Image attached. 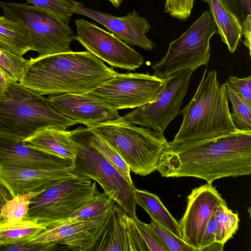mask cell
Here are the masks:
<instances>
[{
  "label": "cell",
  "instance_id": "1",
  "mask_svg": "<svg viewBox=\"0 0 251 251\" xmlns=\"http://www.w3.org/2000/svg\"><path fill=\"white\" fill-rule=\"evenodd\" d=\"M157 170L166 177H193L212 183L251 174V130L237 128L199 140L168 142Z\"/></svg>",
  "mask_w": 251,
  "mask_h": 251
},
{
  "label": "cell",
  "instance_id": "2",
  "mask_svg": "<svg viewBox=\"0 0 251 251\" xmlns=\"http://www.w3.org/2000/svg\"><path fill=\"white\" fill-rule=\"evenodd\" d=\"M117 73L86 51L30 58L19 82L42 95L90 92Z\"/></svg>",
  "mask_w": 251,
  "mask_h": 251
},
{
  "label": "cell",
  "instance_id": "3",
  "mask_svg": "<svg viewBox=\"0 0 251 251\" xmlns=\"http://www.w3.org/2000/svg\"><path fill=\"white\" fill-rule=\"evenodd\" d=\"M204 71L192 99L181 110L183 119L172 142L199 140L233 132L237 127L228 106L226 83L215 70Z\"/></svg>",
  "mask_w": 251,
  "mask_h": 251
},
{
  "label": "cell",
  "instance_id": "4",
  "mask_svg": "<svg viewBox=\"0 0 251 251\" xmlns=\"http://www.w3.org/2000/svg\"><path fill=\"white\" fill-rule=\"evenodd\" d=\"M78 123L56 111L47 98L9 80L0 96V135L25 140L48 128L66 129Z\"/></svg>",
  "mask_w": 251,
  "mask_h": 251
},
{
  "label": "cell",
  "instance_id": "5",
  "mask_svg": "<svg viewBox=\"0 0 251 251\" xmlns=\"http://www.w3.org/2000/svg\"><path fill=\"white\" fill-rule=\"evenodd\" d=\"M89 128L120 154L130 171L141 176L157 170L168 143L163 133L126 123L110 122Z\"/></svg>",
  "mask_w": 251,
  "mask_h": 251
},
{
  "label": "cell",
  "instance_id": "6",
  "mask_svg": "<svg viewBox=\"0 0 251 251\" xmlns=\"http://www.w3.org/2000/svg\"><path fill=\"white\" fill-rule=\"evenodd\" d=\"M71 131L76 154L70 170L97 182L104 192L132 218L136 213L134 184L128 183L92 144V130L78 127Z\"/></svg>",
  "mask_w": 251,
  "mask_h": 251
},
{
  "label": "cell",
  "instance_id": "7",
  "mask_svg": "<svg viewBox=\"0 0 251 251\" xmlns=\"http://www.w3.org/2000/svg\"><path fill=\"white\" fill-rule=\"evenodd\" d=\"M217 32L210 12L205 11L179 37L171 42L166 55L152 66L153 75L165 79L182 70L207 66L210 41Z\"/></svg>",
  "mask_w": 251,
  "mask_h": 251
},
{
  "label": "cell",
  "instance_id": "8",
  "mask_svg": "<svg viewBox=\"0 0 251 251\" xmlns=\"http://www.w3.org/2000/svg\"><path fill=\"white\" fill-rule=\"evenodd\" d=\"M3 16L28 31L33 51L38 56L71 50L75 35L69 24L34 5L0 1Z\"/></svg>",
  "mask_w": 251,
  "mask_h": 251
},
{
  "label": "cell",
  "instance_id": "9",
  "mask_svg": "<svg viewBox=\"0 0 251 251\" xmlns=\"http://www.w3.org/2000/svg\"><path fill=\"white\" fill-rule=\"evenodd\" d=\"M99 193L96 182L88 177L79 176L67 179L34 197L28 216L48 227L67 217Z\"/></svg>",
  "mask_w": 251,
  "mask_h": 251
},
{
  "label": "cell",
  "instance_id": "10",
  "mask_svg": "<svg viewBox=\"0 0 251 251\" xmlns=\"http://www.w3.org/2000/svg\"><path fill=\"white\" fill-rule=\"evenodd\" d=\"M193 71L185 69L165 79L164 85L151 102L114 121L139 126L164 133L169 124L180 113L182 100L188 89Z\"/></svg>",
  "mask_w": 251,
  "mask_h": 251
},
{
  "label": "cell",
  "instance_id": "11",
  "mask_svg": "<svg viewBox=\"0 0 251 251\" xmlns=\"http://www.w3.org/2000/svg\"><path fill=\"white\" fill-rule=\"evenodd\" d=\"M165 79L149 73H117L89 93L117 110L138 108L152 101Z\"/></svg>",
  "mask_w": 251,
  "mask_h": 251
},
{
  "label": "cell",
  "instance_id": "12",
  "mask_svg": "<svg viewBox=\"0 0 251 251\" xmlns=\"http://www.w3.org/2000/svg\"><path fill=\"white\" fill-rule=\"evenodd\" d=\"M76 40L87 50L109 65L135 71L144 64L143 56L94 23L79 19L75 21Z\"/></svg>",
  "mask_w": 251,
  "mask_h": 251
},
{
  "label": "cell",
  "instance_id": "13",
  "mask_svg": "<svg viewBox=\"0 0 251 251\" xmlns=\"http://www.w3.org/2000/svg\"><path fill=\"white\" fill-rule=\"evenodd\" d=\"M226 202L211 183L192 190L187 199L185 213L178 222L181 238L200 251L205 228L216 207Z\"/></svg>",
  "mask_w": 251,
  "mask_h": 251
},
{
  "label": "cell",
  "instance_id": "14",
  "mask_svg": "<svg viewBox=\"0 0 251 251\" xmlns=\"http://www.w3.org/2000/svg\"><path fill=\"white\" fill-rule=\"evenodd\" d=\"M47 100L58 113L88 128L115 121L121 117L116 108L102 99L87 93L50 95Z\"/></svg>",
  "mask_w": 251,
  "mask_h": 251
},
{
  "label": "cell",
  "instance_id": "15",
  "mask_svg": "<svg viewBox=\"0 0 251 251\" xmlns=\"http://www.w3.org/2000/svg\"><path fill=\"white\" fill-rule=\"evenodd\" d=\"M110 209L92 218L69 221L48 226L27 241L60 244L74 251H92Z\"/></svg>",
  "mask_w": 251,
  "mask_h": 251
},
{
  "label": "cell",
  "instance_id": "16",
  "mask_svg": "<svg viewBox=\"0 0 251 251\" xmlns=\"http://www.w3.org/2000/svg\"><path fill=\"white\" fill-rule=\"evenodd\" d=\"M73 12L96 21L128 45L149 51L155 46L146 35L151 28L148 20L140 16L135 10L126 16L117 17L86 7L75 0Z\"/></svg>",
  "mask_w": 251,
  "mask_h": 251
},
{
  "label": "cell",
  "instance_id": "17",
  "mask_svg": "<svg viewBox=\"0 0 251 251\" xmlns=\"http://www.w3.org/2000/svg\"><path fill=\"white\" fill-rule=\"evenodd\" d=\"M78 176L69 168L39 169L0 165V183L12 198L18 194L46 189Z\"/></svg>",
  "mask_w": 251,
  "mask_h": 251
},
{
  "label": "cell",
  "instance_id": "18",
  "mask_svg": "<svg viewBox=\"0 0 251 251\" xmlns=\"http://www.w3.org/2000/svg\"><path fill=\"white\" fill-rule=\"evenodd\" d=\"M72 160L27 146L22 140L0 135V165L39 169H70Z\"/></svg>",
  "mask_w": 251,
  "mask_h": 251
},
{
  "label": "cell",
  "instance_id": "19",
  "mask_svg": "<svg viewBox=\"0 0 251 251\" xmlns=\"http://www.w3.org/2000/svg\"><path fill=\"white\" fill-rule=\"evenodd\" d=\"M133 224L132 218L114 204L92 251H131L129 236Z\"/></svg>",
  "mask_w": 251,
  "mask_h": 251
},
{
  "label": "cell",
  "instance_id": "20",
  "mask_svg": "<svg viewBox=\"0 0 251 251\" xmlns=\"http://www.w3.org/2000/svg\"><path fill=\"white\" fill-rule=\"evenodd\" d=\"M23 141L29 147L60 158L73 160L75 156L71 131L66 129L45 128Z\"/></svg>",
  "mask_w": 251,
  "mask_h": 251
},
{
  "label": "cell",
  "instance_id": "21",
  "mask_svg": "<svg viewBox=\"0 0 251 251\" xmlns=\"http://www.w3.org/2000/svg\"><path fill=\"white\" fill-rule=\"evenodd\" d=\"M210 9L212 19L217 32L231 53L237 50L242 35L243 28L238 19L218 0H203Z\"/></svg>",
  "mask_w": 251,
  "mask_h": 251
},
{
  "label": "cell",
  "instance_id": "22",
  "mask_svg": "<svg viewBox=\"0 0 251 251\" xmlns=\"http://www.w3.org/2000/svg\"><path fill=\"white\" fill-rule=\"evenodd\" d=\"M0 47L20 56H23L29 51H33L27 29L3 16L0 17Z\"/></svg>",
  "mask_w": 251,
  "mask_h": 251
},
{
  "label": "cell",
  "instance_id": "23",
  "mask_svg": "<svg viewBox=\"0 0 251 251\" xmlns=\"http://www.w3.org/2000/svg\"><path fill=\"white\" fill-rule=\"evenodd\" d=\"M135 201L153 219L181 238L178 222L171 214L160 198L147 191L134 190Z\"/></svg>",
  "mask_w": 251,
  "mask_h": 251
},
{
  "label": "cell",
  "instance_id": "24",
  "mask_svg": "<svg viewBox=\"0 0 251 251\" xmlns=\"http://www.w3.org/2000/svg\"><path fill=\"white\" fill-rule=\"evenodd\" d=\"M47 228L28 217L19 222L0 224V247L28 241Z\"/></svg>",
  "mask_w": 251,
  "mask_h": 251
},
{
  "label": "cell",
  "instance_id": "25",
  "mask_svg": "<svg viewBox=\"0 0 251 251\" xmlns=\"http://www.w3.org/2000/svg\"><path fill=\"white\" fill-rule=\"evenodd\" d=\"M45 189L18 194L8 201L0 213V224L17 222L29 217L31 200Z\"/></svg>",
  "mask_w": 251,
  "mask_h": 251
},
{
  "label": "cell",
  "instance_id": "26",
  "mask_svg": "<svg viewBox=\"0 0 251 251\" xmlns=\"http://www.w3.org/2000/svg\"><path fill=\"white\" fill-rule=\"evenodd\" d=\"M214 216L217 226L215 241L225 244L238 229V214L228 209L225 202L220 203L216 207Z\"/></svg>",
  "mask_w": 251,
  "mask_h": 251
},
{
  "label": "cell",
  "instance_id": "27",
  "mask_svg": "<svg viewBox=\"0 0 251 251\" xmlns=\"http://www.w3.org/2000/svg\"><path fill=\"white\" fill-rule=\"evenodd\" d=\"M115 202L114 200L104 192H99L92 200L54 225L96 217L109 210Z\"/></svg>",
  "mask_w": 251,
  "mask_h": 251
},
{
  "label": "cell",
  "instance_id": "28",
  "mask_svg": "<svg viewBox=\"0 0 251 251\" xmlns=\"http://www.w3.org/2000/svg\"><path fill=\"white\" fill-rule=\"evenodd\" d=\"M225 83L227 98L232 104L231 117L236 127L251 130V103Z\"/></svg>",
  "mask_w": 251,
  "mask_h": 251
},
{
  "label": "cell",
  "instance_id": "29",
  "mask_svg": "<svg viewBox=\"0 0 251 251\" xmlns=\"http://www.w3.org/2000/svg\"><path fill=\"white\" fill-rule=\"evenodd\" d=\"M91 142L121 176L128 183L133 184L131 171L120 154L102 138L93 132L91 137Z\"/></svg>",
  "mask_w": 251,
  "mask_h": 251
},
{
  "label": "cell",
  "instance_id": "30",
  "mask_svg": "<svg viewBox=\"0 0 251 251\" xmlns=\"http://www.w3.org/2000/svg\"><path fill=\"white\" fill-rule=\"evenodd\" d=\"M28 3L69 24L75 0H26Z\"/></svg>",
  "mask_w": 251,
  "mask_h": 251
},
{
  "label": "cell",
  "instance_id": "31",
  "mask_svg": "<svg viewBox=\"0 0 251 251\" xmlns=\"http://www.w3.org/2000/svg\"><path fill=\"white\" fill-rule=\"evenodd\" d=\"M28 59L12 54L0 47V70L9 79L19 82Z\"/></svg>",
  "mask_w": 251,
  "mask_h": 251
},
{
  "label": "cell",
  "instance_id": "32",
  "mask_svg": "<svg viewBox=\"0 0 251 251\" xmlns=\"http://www.w3.org/2000/svg\"><path fill=\"white\" fill-rule=\"evenodd\" d=\"M151 219L149 226L168 251H197L168 228L155 220Z\"/></svg>",
  "mask_w": 251,
  "mask_h": 251
},
{
  "label": "cell",
  "instance_id": "33",
  "mask_svg": "<svg viewBox=\"0 0 251 251\" xmlns=\"http://www.w3.org/2000/svg\"><path fill=\"white\" fill-rule=\"evenodd\" d=\"M132 219L150 251H168L149 224L142 222L137 217Z\"/></svg>",
  "mask_w": 251,
  "mask_h": 251
},
{
  "label": "cell",
  "instance_id": "34",
  "mask_svg": "<svg viewBox=\"0 0 251 251\" xmlns=\"http://www.w3.org/2000/svg\"><path fill=\"white\" fill-rule=\"evenodd\" d=\"M194 0H166L164 11L181 20L187 19L193 7Z\"/></svg>",
  "mask_w": 251,
  "mask_h": 251
},
{
  "label": "cell",
  "instance_id": "35",
  "mask_svg": "<svg viewBox=\"0 0 251 251\" xmlns=\"http://www.w3.org/2000/svg\"><path fill=\"white\" fill-rule=\"evenodd\" d=\"M242 25L247 16L251 14V0H218Z\"/></svg>",
  "mask_w": 251,
  "mask_h": 251
},
{
  "label": "cell",
  "instance_id": "36",
  "mask_svg": "<svg viewBox=\"0 0 251 251\" xmlns=\"http://www.w3.org/2000/svg\"><path fill=\"white\" fill-rule=\"evenodd\" d=\"M226 83L237 94L251 103V76L239 78L230 76Z\"/></svg>",
  "mask_w": 251,
  "mask_h": 251
},
{
  "label": "cell",
  "instance_id": "37",
  "mask_svg": "<svg viewBox=\"0 0 251 251\" xmlns=\"http://www.w3.org/2000/svg\"><path fill=\"white\" fill-rule=\"evenodd\" d=\"M57 245L51 243H34L28 241L0 247V251H50Z\"/></svg>",
  "mask_w": 251,
  "mask_h": 251
},
{
  "label": "cell",
  "instance_id": "38",
  "mask_svg": "<svg viewBox=\"0 0 251 251\" xmlns=\"http://www.w3.org/2000/svg\"><path fill=\"white\" fill-rule=\"evenodd\" d=\"M216 223L213 214L204 231L200 251L216 241Z\"/></svg>",
  "mask_w": 251,
  "mask_h": 251
},
{
  "label": "cell",
  "instance_id": "39",
  "mask_svg": "<svg viewBox=\"0 0 251 251\" xmlns=\"http://www.w3.org/2000/svg\"><path fill=\"white\" fill-rule=\"evenodd\" d=\"M251 14L247 16L246 19L242 23L243 28L242 35H244V44L249 50L251 55Z\"/></svg>",
  "mask_w": 251,
  "mask_h": 251
},
{
  "label": "cell",
  "instance_id": "40",
  "mask_svg": "<svg viewBox=\"0 0 251 251\" xmlns=\"http://www.w3.org/2000/svg\"><path fill=\"white\" fill-rule=\"evenodd\" d=\"M12 199V197L8 190L0 183V213L6 203Z\"/></svg>",
  "mask_w": 251,
  "mask_h": 251
},
{
  "label": "cell",
  "instance_id": "41",
  "mask_svg": "<svg viewBox=\"0 0 251 251\" xmlns=\"http://www.w3.org/2000/svg\"><path fill=\"white\" fill-rule=\"evenodd\" d=\"M9 79L5 74L0 70V96L5 92Z\"/></svg>",
  "mask_w": 251,
  "mask_h": 251
},
{
  "label": "cell",
  "instance_id": "42",
  "mask_svg": "<svg viewBox=\"0 0 251 251\" xmlns=\"http://www.w3.org/2000/svg\"><path fill=\"white\" fill-rule=\"evenodd\" d=\"M224 245L215 241L203 249L201 251H222L224 250Z\"/></svg>",
  "mask_w": 251,
  "mask_h": 251
}]
</instances>
